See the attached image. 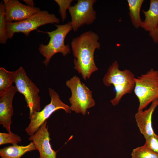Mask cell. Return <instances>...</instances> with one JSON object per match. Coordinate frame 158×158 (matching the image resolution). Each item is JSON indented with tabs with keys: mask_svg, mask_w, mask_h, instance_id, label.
Segmentation results:
<instances>
[{
	"mask_svg": "<svg viewBox=\"0 0 158 158\" xmlns=\"http://www.w3.org/2000/svg\"><path fill=\"white\" fill-rule=\"evenodd\" d=\"M13 73V71H8L3 67L0 68V94L6 92L12 86Z\"/></svg>",
	"mask_w": 158,
	"mask_h": 158,
	"instance_id": "e0dca14e",
	"label": "cell"
},
{
	"mask_svg": "<svg viewBox=\"0 0 158 158\" xmlns=\"http://www.w3.org/2000/svg\"><path fill=\"white\" fill-rule=\"evenodd\" d=\"M12 80L17 91L23 95L29 109V116L39 111L41 109L40 90L27 75L21 66L13 71Z\"/></svg>",
	"mask_w": 158,
	"mask_h": 158,
	"instance_id": "5b68a950",
	"label": "cell"
},
{
	"mask_svg": "<svg viewBox=\"0 0 158 158\" xmlns=\"http://www.w3.org/2000/svg\"><path fill=\"white\" fill-rule=\"evenodd\" d=\"M54 30L45 32L50 37L47 45L41 44L38 48L40 53L44 56L43 63L47 66L52 57L55 54L60 53L65 56L71 52L70 46L65 45L64 41L68 34L72 30L71 21L64 25H56Z\"/></svg>",
	"mask_w": 158,
	"mask_h": 158,
	"instance_id": "3957f363",
	"label": "cell"
},
{
	"mask_svg": "<svg viewBox=\"0 0 158 158\" xmlns=\"http://www.w3.org/2000/svg\"><path fill=\"white\" fill-rule=\"evenodd\" d=\"M5 5L2 1L0 3V43H6L8 37L6 30V22L5 19Z\"/></svg>",
	"mask_w": 158,
	"mask_h": 158,
	"instance_id": "ac0fdd59",
	"label": "cell"
},
{
	"mask_svg": "<svg viewBox=\"0 0 158 158\" xmlns=\"http://www.w3.org/2000/svg\"><path fill=\"white\" fill-rule=\"evenodd\" d=\"M98 35L91 31L85 32L73 38L71 43L74 68L85 80L90 78L94 72L98 70L94 59L96 49H99Z\"/></svg>",
	"mask_w": 158,
	"mask_h": 158,
	"instance_id": "6da1fadb",
	"label": "cell"
},
{
	"mask_svg": "<svg viewBox=\"0 0 158 158\" xmlns=\"http://www.w3.org/2000/svg\"><path fill=\"white\" fill-rule=\"evenodd\" d=\"M23 1L28 6L34 7L35 4L34 1L32 0H23Z\"/></svg>",
	"mask_w": 158,
	"mask_h": 158,
	"instance_id": "cb8c5ba5",
	"label": "cell"
},
{
	"mask_svg": "<svg viewBox=\"0 0 158 158\" xmlns=\"http://www.w3.org/2000/svg\"><path fill=\"white\" fill-rule=\"evenodd\" d=\"M22 141L21 137L16 134L10 133H0V145L6 144H17Z\"/></svg>",
	"mask_w": 158,
	"mask_h": 158,
	"instance_id": "ffe728a7",
	"label": "cell"
},
{
	"mask_svg": "<svg viewBox=\"0 0 158 158\" xmlns=\"http://www.w3.org/2000/svg\"><path fill=\"white\" fill-rule=\"evenodd\" d=\"M59 6V13L63 22L66 18V11L70 7L71 4L73 0H55Z\"/></svg>",
	"mask_w": 158,
	"mask_h": 158,
	"instance_id": "44dd1931",
	"label": "cell"
},
{
	"mask_svg": "<svg viewBox=\"0 0 158 158\" xmlns=\"http://www.w3.org/2000/svg\"><path fill=\"white\" fill-rule=\"evenodd\" d=\"M132 158H158V155L144 145L133 149L131 153Z\"/></svg>",
	"mask_w": 158,
	"mask_h": 158,
	"instance_id": "d6986e66",
	"label": "cell"
},
{
	"mask_svg": "<svg viewBox=\"0 0 158 158\" xmlns=\"http://www.w3.org/2000/svg\"><path fill=\"white\" fill-rule=\"evenodd\" d=\"M66 84L71 92L69 98L71 110L85 115L87 109L95 104L92 97V92L76 75L67 80Z\"/></svg>",
	"mask_w": 158,
	"mask_h": 158,
	"instance_id": "8992f818",
	"label": "cell"
},
{
	"mask_svg": "<svg viewBox=\"0 0 158 158\" xmlns=\"http://www.w3.org/2000/svg\"><path fill=\"white\" fill-rule=\"evenodd\" d=\"M60 21L55 14L46 11H41L22 21L6 23V30L9 39L12 38L15 33H22L28 37L31 32L40 26L47 24H59Z\"/></svg>",
	"mask_w": 158,
	"mask_h": 158,
	"instance_id": "52a82bcc",
	"label": "cell"
},
{
	"mask_svg": "<svg viewBox=\"0 0 158 158\" xmlns=\"http://www.w3.org/2000/svg\"><path fill=\"white\" fill-rule=\"evenodd\" d=\"M144 0H128L129 14L132 25L136 28L140 27L142 21L140 12Z\"/></svg>",
	"mask_w": 158,
	"mask_h": 158,
	"instance_id": "2e32d148",
	"label": "cell"
},
{
	"mask_svg": "<svg viewBox=\"0 0 158 158\" xmlns=\"http://www.w3.org/2000/svg\"><path fill=\"white\" fill-rule=\"evenodd\" d=\"M144 145L158 155V135L155 133L146 139Z\"/></svg>",
	"mask_w": 158,
	"mask_h": 158,
	"instance_id": "7402d4cb",
	"label": "cell"
},
{
	"mask_svg": "<svg viewBox=\"0 0 158 158\" xmlns=\"http://www.w3.org/2000/svg\"><path fill=\"white\" fill-rule=\"evenodd\" d=\"M158 106L157 99L152 102L148 109L138 111L135 115L137 126L145 139L155 133L152 128V120L153 114Z\"/></svg>",
	"mask_w": 158,
	"mask_h": 158,
	"instance_id": "4fadbf2b",
	"label": "cell"
},
{
	"mask_svg": "<svg viewBox=\"0 0 158 158\" xmlns=\"http://www.w3.org/2000/svg\"><path fill=\"white\" fill-rule=\"evenodd\" d=\"M142 11L145 19L141 22L140 27L150 32L158 26V0H150L149 9Z\"/></svg>",
	"mask_w": 158,
	"mask_h": 158,
	"instance_id": "5bb4252c",
	"label": "cell"
},
{
	"mask_svg": "<svg viewBox=\"0 0 158 158\" xmlns=\"http://www.w3.org/2000/svg\"><path fill=\"white\" fill-rule=\"evenodd\" d=\"M149 35L154 43H158V26L155 30L150 32Z\"/></svg>",
	"mask_w": 158,
	"mask_h": 158,
	"instance_id": "603a6c76",
	"label": "cell"
},
{
	"mask_svg": "<svg viewBox=\"0 0 158 158\" xmlns=\"http://www.w3.org/2000/svg\"><path fill=\"white\" fill-rule=\"evenodd\" d=\"M135 78L134 75L130 70H121L116 61L110 66L103 81L106 86L113 85L114 87L115 96L110 101L112 105H117L124 96L132 92L135 87Z\"/></svg>",
	"mask_w": 158,
	"mask_h": 158,
	"instance_id": "7a4b0ae2",
	"label": "cell"
},
{
	"mask_svg": "<svg viewBox=\"0 0 158 158\" xmlns=\"http://www.w3.org/2000/svg\"><path fill=\"white\" fill-rule=\"evenodd\" d=\"M6 23L20 21L40 12L38 7L23 4L18 0H4Z\"/></svg>",
	"mask_w": 158,
	"mask_h": 158,
	"instance_id": "30bf717a",
	"label": "cell"
},
{
	"mask_svg": "<svg viewBox=\"0 0 158 158\" xmlns=\"http://www.w3.org/2000/svg\"><path fill=\"white\" fill-rule=\"evenodd\" d=\"M17 92L15 86H12L6 91L0 94V124L8 133L12 132L11 118L13 114L12 102Z\"/></svg>",
	"mask_w": 158,
	"mask_h": 158,
	"instance_id": "7c38bea8",
	"label": "cell"
},
{
	"mask_svg": "<svg viewBox=\"0 0 158 158\" xmlns=\"http://www.w3.org/2000/svg\"><path fill=\"white\" fill-rule=\"evenodd\" d=\"M36 150L37 149L32 141L25 146L13 144L1 149L0 156L1 158H20L26 152Z\"/></svg>",
	"mask_w": 158,
	"mask_h": 158,
	"instance_id": "9a60e30c",
	"label": "cell"
},
{
	"mask_svg": "<svg viewBox=\"0 0 158 158\" xmlns=\"http://www.w3.org/2000/svg\"><path fill=\"white\" fill-rule=\"evenodd\" d=\"M47 120L32 135L28 140L32 141L37 150L39 152V158H56L57 152L51 148L50 143V139Z\"/></svg>",
	"mask_w": 158,
	"mask_h": 158,
	"instance_id": "8fae6325",
	"label": "cell"
},
{
	"mask_svg": "<svg viewBox=\"0 0 158 158\" xmlns=\"http://www.w3.org/2000/svg\"><path fill=\"white\" fill-rule=\"evenodd\" d=\"M95 0H78L77 3L68 9L71 15L72 30L75 32L81 26L90 25L96 18V12L93 9Z\"/></svg>",
	"mask_w": 158,
	"mask_h": 158,
	"instance_id": "9c48e42d",
	"label": "cell"
},
{
	"mask_svg": "<svg viewBox=\"0 0 158 158\" xmlns=\"http://www.w3.org/2000/svg\"><path fill=\"white\" fill-rule=\"evenodd\" d=\"M49 92L50 102L42 110L36 112L29 117L30 122L25 130L30 136L33 135L55 111L62 109L67 113H71L70 107L61 101L56 92L51 88H49Z\"/></svg>",
	"mask_w": 158,
	"mask_h": 158,
	"instance_id": "ba28073f",
	"label": "cell"
},
{
	"mask_svg": "<svg viewBox=\"0 0 158 158\" xmlns=\"http://www.w3.org/2000/svg\"><path fill=\"white\" fill-rule=\"evenodd\" d=\"M134 92L138 98V110H143L150 103L158 99V71L151 69L135 78Z\"/></svg>",
	"mask_w": 158,
	"mask_h": 158,
	"instance_id": "277c9868",
	"label": "cell"
}]
</instances>
